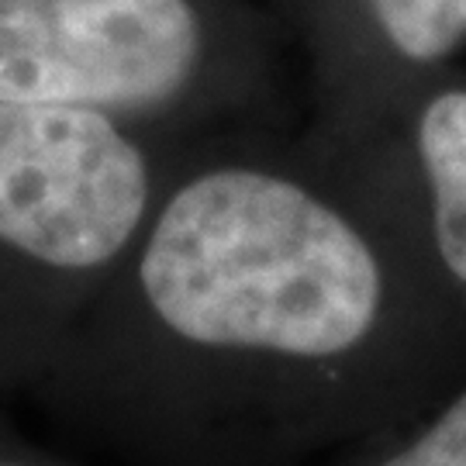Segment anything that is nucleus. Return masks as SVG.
<instances>
[{
    "label": "nucleus",
    "instance_id": "obj_4",
    "mask_svg": "<svg viewBox=\"0 0 466 466\" xmlns=\"http://www.w3.org/2000/svg\"><path fill=\"white\" fill-rule=\"evenodd\" d=\"M411 152L429 198L435 252L466 287V86L429 90L411 115Z\"/></svg>",
    "mask_w": 466,
    "mask_h": 466
},
{
    "label": "nucleus",
    "instance_id": "obj_3",
    "mask_svg": "<svg viewBox=\"0 0 466 466\" xmlns=\"http://www.w3.org/2000/svg\"><path fill=\"white\" fill-rule=\"evenodd\" d=\"M180 152L94 111L0 100V373L59 356Z\"/></svg>",
    "mask_w": 466,
    "mask_h": 466
},
{
    "label": "nucleus",
    "instance_id": "obj_1",
    "mask_svg": "<svg viewBox=\"0 0 466 466\" xmlns=\"http://www.w3.org/2000/svg\"><path fill=\"white\" fill-rule=\"evenodd\" d=\"M387 273L315 156L208 138L52 367L177 463L315 439V390L377 335Z\"/></svg>",
    "mask_w": 466,
    "mask_h": 466
},
{
    "label": "nucleus",
    "instance_id": "obj_2",
    "mask_svg": "<svg viewBox=\"0 0 466 466\" xmlns=\"http://www.w3.org/2000/svg\"><path fill=\"white\" fill-rule=\"evenodd\" d=\"M273 59L252 0H0V100L94 111L169 149L252 111Z\"/></svg>",
    "mask_w": 466,
    "mask_h": 466
},
{
    "label": "nucleus",
    "instance_id": "obj_7",
    "mask_svg": "<svg viewBox=\"0 0 466 466\" xmlns=\"http://www.w3.org/2000/svg\"><path fill=\"white\" fill-rule=\"evenodd\" d=\"M0 466H59V463H49V460H42V456H35V452L11 446L7 439H0Z\"/></svg>",
    "mask_w": 466,
    "mask_h": 466
},
{
    "label": "nucleus",
    "instance_id": "obj_6",
    "mask_svg": "<svg viewBox=\"0 0 466 466\" xmlns=\"http://www.w3.org/2000/svg\"><path fill=\"white\" fill-rule=\"evenodd\" d=\"M373 466H466V390L408 446Z\"/></svg>",
    "mask_w": 466,
    "mask_h": 466
},
{
    "label": "nucleus",
    "instance_id": "obj_5",
    "mask_svg": "<svg viewBox=\"0 0 466 466\" xmlns=\"http://www.w3.org/2000/svg\"><path fill=\"white\" fill-rule=\"evenodd\" d=\"M321 17L411 73L435 69L466 42V0H325Z\"/></svg>",
    "mask_w": 466,
    "mask_h": 466
}]
</instances>
